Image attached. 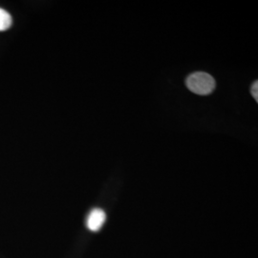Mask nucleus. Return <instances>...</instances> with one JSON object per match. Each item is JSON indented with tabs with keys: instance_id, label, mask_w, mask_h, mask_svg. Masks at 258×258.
<instances>
[{
	"instance_id": "nucleus-2",
	"label": "nucleus",
	"mask_w": 258,
	"mask_h": 258,
	"mask_svg": "<svg viewBox=\"0 0 258 258\" xmlns=\"http://www.w3.org/2000/svg\"><path fill=\"white\" fill-rule=\"evenodd\" d=\"M106 220V214L101 209H94L87 216L86 226L91 231H100Z\"/></svg>"
},
{
	"instance_id": "nucleus-3",
	"label": "nucleus",
	"mask_w": 258,
	"mask_h": 258,
	"mask_svg": "<svg viewBox=\"0 0 258 258\" xmlns=\"http://www.w3.org/2000/svg\"><path fill=\"white\" fill-rule=\"evenodd\" d=\"M12 17L5 10L0 8V31L8 30L12 25Z\"/></svg>"
},
{
	"instance_id": "nucleus-1",
	"label": "nucleus",
	"mask_w": 258,
	"mask_h": 258,
	"mask_svg": "<svg viewBox=\"0 0 258 258\" xmlns=\"http://www.w3.org/2000/svg\"><path fill=\"white\" fill-rule=\"evenodd\" d=\"M187 88L197 95L207 96L215 89V80L205 72H196L189 75L185 81Z\"/></svg>"
},
{
	"instance_id": "nucleus-4",
	"label": "nucleus",
	"mask_w": 258,
	"mask_h": 258,
	"mask_svg": "<svg viewBox=\"0 0 258 258\" xmlns=\"http://www.w3.org/2000/svg\"><path fill=\"white\" fill-rule=\"evenodd\" d=\"M257 88L258 83L257 82H254L253 84H252V86H251V89H250V91H251V95H252V97L255 99V101H256V102H258Z\"/></svg>"
}]
</instances>
